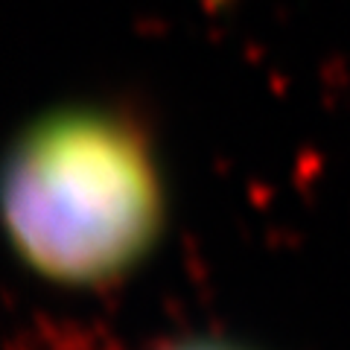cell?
I'll list each match as a JSON object with an SVG mask.
<instances>
[{
    "label": "cell",
    "mask_w": 350,
    "mask_h": 350,
    "mask_svg": "<svg viewBox=\"0 0 350 350\" xmlns=\"http://www.w3.org/2000/svg\"><path fill=\"white\" fill-rule=\"evenodd\" d=\"M3 216L21 260L44 280L103 286L129 275L163 225L149 140L105 108L36 120L9 155Z\"/></svg>",
    "instance_id": "obj_1"
},
{
    "label": "cell",
    "mask_w": 350,
    "mask_h": 350,
    "mask_svg": "<svg viewBox=\"0 0 350 350\" xmlns=\"http://www.w3.org/2000/svg\"><path fill=\"white\" fill-rule=\"evenodd\" d=\"M170 350H234V347H225V345H216V342H190V345H181V347H170Z\"/></svg>",
    "instance_id": "obj_2"
}]
</instances>
